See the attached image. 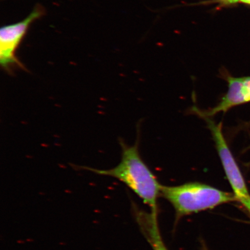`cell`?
<instances>
[{
  "label": "cell",
  "instance_id": "cell-1",
  "mask_svg": "<svg viewBox=\"0 0 250 250\" xmlns=\"http://www.w3.org/2000/svg\"><path fill=\"white\" fill-rule=\"evenodd\" d=\"M120 145L121 160L117 167L107 170L86 167L80 168L121 181L149 206L153 215L158 216L157 202L162 186L141 157L138 143L129 146L120 140Z\"/></svg>",
  "mask_w": 250,
  "mask_h": 250
},
{
  "label": "cell",
  "instance_id": "cell-2",
  "mask_svg": "<svg viewBox=\"0 0 250 250\" xmlns=\"http://www.w3.org/2000/svg\"><path fill=\"white\" fill-rule=\"evenodd\" d=\"M169 202L177 217L212 209L236 202L233 193L223 191L201 183H188L179 186H162L161 196Z\"/></svg>",
  "mask_w": 250,
  "mask_h": 250
},
{
  "label": "cell",
  "instance_id": "cell-3",
  "mask_svg": "<svg viewBox=\"0 0 250 250\" xmlns=\"http://www.w3.org/2000/svg\"><path fill=\"white\" fill-rule=\"evenodd\" d=\"M201 117L207 123L211 132L225 173L232 187L237 202L241 203L250 215V194L241 171L225 139L223 125L221 123L218 124L215 123L210 117Z\"/></svg>",
  "mask_w": 250,
  "mask_h": 250
},
{
  "label": "cell",
  "instance_id": "cell-4",
  "mask_svg": "<svg viewBox=\"0 0 250 250\" xmlns=\"http://www.w3.org/2000/svg\"><path fill=\"white\" fill-rule=\"evenodd\" d=\"M46 13L43 6L37 4L24 20L2 27L0 30V63L3 69L12 74L17 69L26 70L16 52L26 36L31 23Z\"/></svg>",
  "mask_w": 250,
  "mask_h": 250
},
{
  "label": "cell",
  "instance_id": "cell-5",
  "mask_svg": "<svg viewBox=\"0 0 250 250\" xmlns=\"http://www.w3.org/2000/svg\"><path fill=\"white\" fill-rule=\"evenodd\" d=\"M137 221L142 232L154 250H168L162 240L159 229L158 217L151 213L139 212Z\"/></svg>",
  "mask_w": 250,
  "mask_h": 250
},
{
  "label": "cell",
  "instance_id": "cell-6",
  "mask_svg": "<svg viewBox=\"0 0 250 250\" xmlns=\"http://www.w3.org/2000/svg\"><path fill=\"white\" fill-rule=\"evenodd\" d=\"M240 93L245 103L250 102V77L242 78Z\"/></svg>",
  "mask_w": 250,
  "mask_h": 250
},
{
  "label": "cell",
  "instance_id": "cell-7",
  "mask_svg": "<svg viewBox=\"0 0 250 250\" xmlns=\"http://www.w3.org/2000/svg\"><path fill=\"white\" fill-rule=\"evenodd\" d=\"M221 2L226 4H235V3L239 2V0H220Z\"/></svg>",
  "mask_w": 250,
  "mask_h": 250
},
{
  "label": "cell",
  "instance_id": "cell-8",
  "mask_svg": "<svg viewBox=\"0 0 250 250\" xmlns=\"http://www.w3.org/2000/svg\"><path fill=\"white\" fill-rule=\"evenodd\" d=\"M239 1L245 3L247 4H250V0H239Z\"/></svg>",
  "mask_w": 250,
  "mask_h": 250
},
{
  "label": "cell",
  "instance_id": "cell-9",
  "mask_svg": "<svg viewBox=\"0 0 250 250\" xmlns=\"http://www.w3.org/2000/svg\"><path fill=\"white\" fill-rule=\"evenodd\" d=\"M202 250H208V249H207V248H206L205 246H203Z\"/></svg>",
  "mask_w": 250,
  "mask_h": 250
}]
</instances>
